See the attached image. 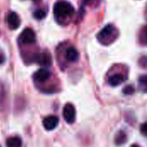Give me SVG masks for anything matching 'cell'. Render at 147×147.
I'll use <instances>...</instances> for the list:
<instances>
[{"mask_svg":"<svg viewBox=\"0 0 147 147\" xmlns=\"http://www.w3.org/2000/svg\"><path fill=\"white\" fill-rule=\"evenodd\" d=\"M36 40V37H35V34L34 32L33 29L31 28H26L24 29L20 37H19V41L22 44L24 45H31L34 44Z\"/></svg>","mask_w":147,"mask_h":147,"instance_id":"obj_2","label":"cell"},{"mask_svg":"<svg viewBox=\"0 0 147 147\" xmlns=\"http://www.w3.org/2000/svg\"><path fill=\"white\" fill-rule=\"evenodd\" d=\"M34 60L38 65L44 66V67H48L52 65V57L48 53H46V52L37 53L34 56Z\"/></svg>","mask_w":147,"mask_h":147,"instance_id":"obj_3","label":"cell"},{"mask_svg":"<svg viewBox=\"0 0 147 147\" xmlns=\"http://www.w3.org/2000/svg\"><path fill=\"white\" fill-rule=\"evenodd\" d=\"M51 76V73L47 69H40L34 74V80L38 83H43L46 82L47 79H49Z\"/></svg>","mask_w":147,"mask_h":147,"instance_id":"obj_6","label":"cell"},{"mask_svg":"<svg viewBox=\"0 0 147 147\" xmlns=\"http://www.w3.org/2000/svg\"><path fill=\"white\" fill-rule=\"evenodd\" d=\"M74 9L72 5L66 1H59L54 4L53 13L57 18H65L72 16Z\"/></svg>","mask_w":147,"mask_h":147,"instance_id":"obj_1","label":"cell"},{"mask_svg":"<svg viewBox=\"0 0 147 147\" xmlns=\"http://www.w3.org/2000/svg\"><path fill=\"white\" fill-rule=\"evenodd\" d=\"M140 132L144 136L147 137V121L140 126Z\"/></svg>","mask_w":147,"mask_h":147,"instance_id":"obj_16","label":"cell"},{"mask_svg":"<svg viewBox=\"0 0 147 147\" xmlns=\"http://www.w3.org/2000/svg\"><path fill=\"white\" fill-rule=\"evenodd\" d=\"M65 59L69 62H76L78 59V53L74 47H70L66 50Z\"/></svg>","mask_w":147,"mask_h":147,"instance_id":"obj_9","label":"cell"},{"mask_svg":"<svg viewBox=\"0 0 147 147\" xmlns=\"http://www.w3.org/2000/svg\"><path fill=\"white\" fill-rule=\"evenodd\" d=\"M125 81V78L121 74H115L109 78V84L111 86H118Z\"/></svg>","mask_w":147,"mask_h":147,"instance_id":"obj_10","label":"cell"},{"mask_svg":"<svg viewBox=\"0 0 147 147\" xmlns=\"http://www.w3.org/2000/svg\"><path fill=\"white\" fill-rule=\"evenodd\" d=\"M33 1H34V3H39V2H40V1H41V0H33Z\"/></svg>","mask_w":147,"mask_h":147,"instance_id":"obj_18","label":"cell"},{"mask_svg":"<svg viewBox=\"0 0 147 147\" xmlns=\"http://www.w3.org/2000/svg\"><path fill=\"white\" fill-rule=\"evenodd\" d=\"M5 61V57L2 52H0V64H3Z\"/></svg>","mask_w":147,"mask_h":147,"instance_id":"obj_17","label":"cell"},{"mask_svg":"<svg viewBox=\"0 0 147 147\" xmlns=\"http://www.w3.org/2000/svg\"><path fill=\"white\" fill-rule=\"evenodd\" d=\"M134 92V88L132 85H128L123 89V93L126 95H132Z\"/></svg>","mask_w":147,"mask_h":147,"instance_id":"obj_15","label":"cell"},{"mask_svg":"<svg viewBox=\"0 0 147 147\" xmlns=\"http://www.w3.org/2000/svg\"><path fill=\"white\" fill-rule=\"evenodd\" d=\"M22 140L19 137H10L6 140L7 147H22Z\"/></svg>","mask_w":147,"mask_h":147,"instance_id":"obj_11","label":"cell"},{"mask_svg":"<svg viewBox=\"0 0 147 147\" xmlns=\"http://www.w3.org/2000/svg\"><path fill=\"white\" fill-rule=\"evenodd\" d=\"M114 30H115V28L113 25H111V24L106 25L98 34V39L100 40H104L108 39L109 36L112 35Z\"/></svg>","mask_w":147,"mask_h":147,"instance_id":"obj_8","label":"cell"},{"mask_svg":"<svg viewBox=\"0 0 147 147\" xmlns=\"http://www.w3.org/2000/svg\"><path fill=\"white\" fill-rule=\"evenodd\" d=\"M7 22L11 29H16L20 26V19L16 12H10L7 16Z\"/></svg>","mask_w":147,"mask_h":147,"instance_id":"obj_7","label":"cell"},{"mask_svg":"<svg viewBox=\"0 0 147 147\" xmlns=\"http://www.w3.org/2000/svg\"><path fill=\"white\" fill-rule=\"evenodd\" d=\"M139 84H140V88L141 89V90H143L144 92H147V76L144 75L142 77L140 78L139 79Z\"/></svg>","mask_w":147,"mask_h":147,"instance_id":"obj_12","label":"cell"},{"mask_svg":"<svg viewBox=\"0 0 147 147\" xmlns=\"http://www.w3.org/2000/svg\"><path fill=\"white\" fill-rule=\"evenodd\" d=\"M87 1H90V0H87Z\"/></svg>","mask_w":147,"mask_h":147,"instance_id":"obj_20","label":"cell"},{"mask_svg":"<svg viewBox=\"0 0 147 147\" xmlns=\"http://www.w3.org/2000/svg\"><path fill=\"white\" fill-rule=\"evenodd\" d=\"M63 116L67 123H73L76 118V110L72 104L67 103L63 109Z\"/></svg>","mask_w":147,"mask_h":147,"instance_id":"obj_4","label":"cell"},{"mask_svg":"<svg viewBox=\"0 0 147 147\" xmlns=\"http://www.w3.org/2000/svg\"><path fill=\"white\" fill-rule=\"evenodd\" d=\"M0 147H1V146H0Z\"/></svg>","mask_w":147,"mask_h":147,"instance_id":"obj_22","label":"cell"},{"mask_svg":"<svg viewBox=\"0 0 147 147\" xmlns=\"http://www.w3.org/2000/svg\"><path fill=\"white\" fill-rule=\"evenodd\" d=\"M131 147H139L138 146H136V145H134V146H132Z\"/></svg>","mask_w":147,"mask_h":147,"instance_id":"obj_19","label":"cell"},{"mask_svg":"<svg viewBox=\"0 0 147 147\" xmlns=\"http://www.w3.org/2000/svg\"><path fill=\"white\" fill-rule=\"evenodd\" d=\"M146 36H147V33H146Z\"/></svg>","mask_w":147,"mask_h":147,"instance_id":"obj_21","label":"cell"},{"mask_svg":"<svg viewBox=\"0 0 147 147\" xmlns=\"http://www.w3.org/2000/svg\"><path fill=\"white\" fill-rule=\"evenodd\" d=\"M126 134L123 133V132H120V133H118L117 134V135H116V138H115V142H116V144H123L124 142H125V140H126Z\"/></svg>","mask_w":147,"mask_h":147,"instance_id":"obj_14","label":"cell"},{"mask_svg":"<svg viewBox=\"0 0 147 147\" xmlns=\"http://www.w3.org/2000/svg\"><path fill=\"white\" fill-rule=\"evenodd\" d=\"M46 16H47L46 11L43 10V9H36V10L34 12V18H36V19H38V20H41V19L45 18Z\"/></svg>","mask_w":147,"mask_h":147,"instance_id":"obj_13","label":"cell"},{"mask_svg":"<svg viewBox=\"0 0 147 147\" xmlns=\"http://www.w3.org/2000/svg\"><path fill=\"white\" fill-rule=\"evenodd\" d=\"M59 124V118L55 115H49L43 120V126L46 130H53Z\"/></svg>","mask_w":147,"mask_h":147,"instance_id":"obj_5","label":"cell"}]
</instances>
